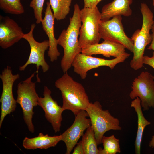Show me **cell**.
Listing matches in <instances>:
<instances>
[{
	"label": "cell",
	"instance_id": "obj_1",
	"mask_svg": "<svg viewBox=\"0 0 154 154\" xmlns=\"http://www.w3.org/2000/svg\"><path fill=\"white\" fill-rule=\"evenodd\" d=\"M80 11L79 6L76 3L74 6L73 16L70 18L68 27L62 30L57 39L58 44L64 50V54L61 61L60 66L64 73L67 72L70 68L74 58L82 51L78 38L82 25Z\"/></svg>",
	"mask_w": 154,
	"mask_h": 154
},
{
	"label": "cell",
	"instance_id": "obj_2",
	"mask_svg": "<svg viewBox=\"0 0 154 154\" xmlns=\"http://www.w3.org/2000/svg\"><path fill=\"white\" fill-rule=\"evenodd\" d=\"M55 85L61 92L64 110H70L76 115L80 110H85L89 105L90 102L84 87L67 72L56 80Z\"/></svg>",
	"mask_w": 154,
	"mask_h": 154
},
{
	"label": "cell",
	"instance_id": "obj_3",
	"mask_svg": "<svg viewBox=\"0 0 154 154\" xmlns=\"http://www.w3.org/2000/svg\"><path fill=\"white\" fill-rule=\"evenodd\" d=\"M140 10L142 16L140 29L136 30L131 37L133 42V56L130 63V67L137 70L143 66V57L146 46L151 43V34L150 31L154 25L153 14L147 4L141 3Z\"/></svg>",
	"mask_w": 154,
	"mask_h": 154
},
{
	"label": "cell",
	"instance_id": "obj_4",
	"mask_svg": "<svg viewBox=\"0 0 154 154\" xmlns=\"http://www.w3.org/2000/svg\"><path fill=\"white\" fill-rule=\"evenodd\" d=\"M91 121L98 145L102 143L104 133L110 130H121L119 119L115 118L108 110H103L98 101L90 102L85 110Z\"/></svg>",
	"mask_w": 154,
	"mask_h": 154
},
{
	"label": "cell",
	"instance_id": "obj_5",
	"mask_svg": "<svg viewBox=\"0 0 154 154\" xmlns=\"http://www.w3.org/2000/svg\"><path fill=\"white\" fill-rule=\"evenodd\" d=\"M35 73L18 83L17 91V103L22 108L24 121L29 130L32 133H33L35 131L32 121L34 114L33 109L34 107L38 105L40 97L36 92L35 83L32 81Z\"/></svg>",
	"mask_w": 154,
	"mask_h": 154
},
{
	"label": "cell",
	"instance_id": "obj_6",
	"mask_svg": "<svg viewBox=\"0 0 154 154\" xmlns=\"http://www.w3.org/2000/svg\"><path fill=\"white\" fill-rule=\"evenodd\" d=\"M80 15L82 24L80 30L78 42L82 49L88 45L99 42L101 39L99 25L101 16L97 6L92 9L84 7L80 10Z\"/></svg>",
	"mask_w": 154,
	"mask_h": 154
},
{
	"label": "cell",
	"instance_id": "obj_7",
	"mask_svg": "<svg viewBox=\"0 0 154 154\" xmlns=\"http://www.w3.org/2000/svg\"><path fill=\"white\" fill-rule=\"evenodd\" d=\"M129 96L132 100L139 98L143 110L154 109V79L149 72L142 71L133 80Z\"/></svg>",
	"mask_w": 154,
	"mask_h": 154
},
{
	"label": "cell",
	"instance_id": "obj_8",
	"mask_svg": "<svg viewBox=\"0 0 154 154\" xmlns=\"http://www.w3.org/2000/svg\"><path fill=\"white\" fill-rule=\"evenodd\" d=\"M122 21L121 15L115 16L108 20H101L99 25L101 39L119 43L133 52V41L125 33Z\"/></svg>",
	"mask_w": 154,
	"mask_h": 154
},
{
	"label": "cell",
	"instance_id": "obj_9",
	"mask_svg": "<svg viewBox=\"0 0 154 154\" xmlns=\"http://www.w3.org/2000/svg\"><path fill=\"white\" fill-rule=\"evenodd\" d=\"M130 55V54L127 52L114 59L108 60L85 55L80 53L74 58L72 66L73 67L74 72L84 80L86 77L87 72L90 70L102 66H107L111 69H113L118 64L124 62Z\"/></svg>",
	"mask_w": 154,
	"mask_h": 154
},
{
	"label": "cell",
	"instance_id": "obj_10",
	"mask_svg": "<svg viewBox=\"0 0 154 154\" xmlns=\"http://www.w3.org/2000/svg\"><path fill=\"white\" fill-rule=\"evenodd\" d=\"M35 27V24H32L29 31L24 34L23 35V38L27 40L29 45L30 52L27 60L24 65L19 67V70L20 71H24L28 65L34 64L35 65L37 69L35 72H38L39 67L41 66L43 72L45 73L49 69V66L45 58V52L49 47V41L45 40L39 42L35 40L33 35Z\"/></svg>",
	"mask_w": 154,
	"mask_h": 154
},
{
	"label": "cell",
	"instance_id": "obj_11",
	"mask_svg": "<svg viewBox=\"0 0 154 154\" xmlns=\"http://www.w3.org/2000/svg\"><path fill=\"white\" fill-rule=\"evenodd\" d=\"M20 78L18 74H13L11 67L7 66L0 75L2 84V91L0 99L1 112L0 127L5 116L13 112L16 109V100L13 97V88L14 83Z\"/></svg>",
	"mask_w": 154,
	"mask_h": 154
},
{
	"label": "cell",
	"instance_id": "obj_12",
	"mask_svg": "<svg viewBox=\"0 0 154 154\" xmlns=\"http://www.w3.org/2000/svg\"><path fill=\"white\" fill-rule=\"evenodd\" d=\"M75 116L72 124L61 134V141L65 143L66 154H70L78 143L84 131L91 125V121L87 118L88 114L85 110H80Z\"/></svg>",
	"mask_w": 154,
	"mask_h": 154
},
{
	"label": "cell",
	"instance_id": "obj_13",
	"mask_svg": "<svg viewBox=\"0 0 154 154\" xmlns=\"http://www.w3.org/2000/svg\"><path fill=\"white\" fill-rule=\"evenodd\" d=\"M51 91L46 86H44L43 97H40L38 105L43 110L45 116L52 126L53 129L56 133L60 131L62 120V114L64 111L62 106H59L57 102L51 96Z\"/></svg>",
	"mask_w": 154,
	"mask_h": 154
},
{
	"label": "cell",
	"instance_id": "obj_14",
	"mask_svg": "<svg viewBox=\"0 0 154 154\" xmlns=\"http://www.w3.org/2000/svg\"><path fill=\"white\" fill-rule=\"evenodd\" d=\"M22 28L13 19L0 16V46L3 49L9 48L23 38Z\"/></svg>",
	"mask_w": 154,
	"mask_h": 154
},
{
	"label": "cell",
	"instance_id": "obj_15",
	"mask_svg": "<svg viewBox=\"0 0 154 154\" xmlns=\"http://www.w3.org/2000/svg\"><path fill=\"white\" fill-rule=\"evenodd\" d=\"M125 48L121 44L106 40L101 43L86 46L82 49L81 53L88 56L101 54L107 58H116L125 54Z\"/></svg>",
	"mask_w": 154,
	"mask_h": 154
},
{
	"label": "cell",
	"instance_id": "obj_16",
	"mask_svg": "<svg viewBox=\"0 0 154 154\" xmlns=\"http://www.w3.org/2000/svg\"><path fill=\"white\" fill-rule=\"evenodd\" d=\"M44 16L41 23L42 27L48 38L49 47L48 55L50 61L53 62L56 60L60 55L57 48V39L54 34V22L55 19L49 1L46 3Z\"/></svg>",
	"mask_w": 154,
	"mask_h": 154
},
{
	"label": "cell",
	"instance_id": "obj_17",
	"mask_svg": "<svg viewBox=\"0 0 154 154\" xmlns=\"http://www.w3.org/2000/svg\"><path fill=\"white\" fill-rule=\"evenodd\" d=\"M133 0H113L104 5L101 11V20H108L117 15L128 17L132 13L130 7Z\"/></svg>",
	"mask_w": 154,
	"mask_h": 154
},
{
	"label": "cell",
	"instance_id": "obj_18",
	"mask_svg": "<svg viewBox=\"0 0 154 154\" xmlns=\"http://www.w3.org/2000/svg\"><path fill=\"white\" fill-rule=\"evenodd\" d=\"M61 141V135L58 136H50L42 133L38 136L32 138L25 137L24 139L23 146L27 150L37 149H47L52 147H55Z\"/></svg>",
	"mask_w": 154,
	"mask_h": 154
},
{
	"label": "cell",
	"instance_id": "obj_19",
	"mask_svg": "<svg viewBox=\"0 0 154 154\" xmlns=\"http://www.w3.org/2000/svg\"><path fill=\"white\" fill-rule=\"evenodd\" d=\"M131 106L134 108L137 116L138 128L135 142V153L140 154L144 129L147 126L151 124V123L146 119L143 115L141 101L139 98L137 97L131 101Z\"/></svg>",
	"mask_w": 154,
	"mask_h": 154
},
{
	"label": "cell",
	"instance_id": "obj_20",
	"mask_svg": "<svg viewBox=\"0 0 154 154\" xmlns=\"http://www.w3.org/2000/svg\"><path fill=\"white\" fill-rule=\"evenodd\" d=\"M72 0H49L54 16L57 20L65 19L69 13Z\"/></svg>",
	"mask_w": 154,
	"mask_h": 154
},
{
	"label": "cell",
	"instance_id": "obj_21",
	"mask_svg": "<svg viewBox=\"0 0 154 154\" xmlns=\"http://www.w3.org/2000/svg\"><path fill=\"white\" fill-rule=\"evenodd\" d=\"M82 140L84 154H99L94 131L92 126L88 128Z\"/></svg>",
	"mask_w": 154,
	"mask_h": 154
},
{
	"label": "cell",
	"instance_id": "obj_22",
	"mask_svg": "<svg viewBox=\"0 0 154 154\" xmlns=\"http://www.w3.org/2000/svg\"><path fill=\"white\" fill-rule=\"evenodd\" d=\"M102 143L103 148H99V154H116L121 152L119 141L114 135L110 136H104Z\"/></svg>",
	"mask_w": 154,
	"mask_h": 154
},
{
	"label": "cell",
	"instance_id": "obj_23",
	"mask_svg": "<svg viewBox=\"0 0 154 154\" xmlns=\"http://www.w3.org/2000/svg\"><path fill=\"white\" fill-rule=\"evenodd\" d=\"M0 8L5 13L20 15L24 13L20 0H0Z\"/></svg>",
	"mask_w": 154,
	"mask_h": 154
},
{
	"label": "cell",
	"instance_id": "obj_24",
	"mask_svg": "<svg viewBox=\"0 0 154 154\" xmlns=\"http://www.w3.org/2000/svg\"><path fill=\"white\" fill-rule=\"evenodd\" d=\"M45 0H32L29 6L34 11V15L37 24L41 23L42 19V13Z\"/></svg>",
	"mask_w": 154,
	"mask_h": 154
},
{
	"label": "cell",
	"instance_id": "obj_25",
	"mask_svg": "<svg viewBox=\"0 0 154 154\" xmlns=\"http://www.w3.org/2000/svg\"><path fill=\"white\" fill-rule=\"evenodd\" d=\"M143 63V64L148 65L154 69V51L153 52L152 56L151 57L144 55Z\"/></svg>",
	"mask_w": 154,
	"mask_h": 154
},
{
	"label": "cell",
	"instance_id": "obj_26",
	"mask_svg": "<svg viewBox=\"0 0 154 154\" xmlns=\"http://www.w3.org/2000/svg\"><path fill=\"white\" fill-rule=\"evenodd\" d=\"M102 0H84V8L91 9L96 7L98 4Z\"/></svg>",
	"mask_w": 154,
	"mask_h": 154
},
{
	"label": "cell",
	"instance_id": "obj_27",
	"mask_svg": "<svg viewBox=\"0 0 154 154\" xmlns=\"http://www.w3.org/2000/svg\"><path fill=\"white\" fill-rule=\"evenodd\" d=\"M72 154H84L82 140L77 143V145L74 148Z\"/></svg>",
	"mask_w": 154,
	"mask_h": 154
},
{
	"label": "cell",
	"instance_id": "obj_28",
	"mask_svg": "<svg viewBox=\"0 0 154 154\" xmlns=\"http://www.w3.org/2000/svg\"><path fill=\"white\" fill-rule=\"evenodd\" d=\"M151 31L152 32V40L151 44L147 48V49L152 50L154 51V25L152 26Z\"/></svg>",
	"mask_w": 154,
	"mask_h": 154
},
{
	"label": "cell",
	"instance_id": "obj_29",
	"mask_svg": "<svg viewBox=\"0 0 154 154\" xmlns=\"http://www.w3.org/2000/svg\"><path fill=\"white\" fill-rule=\"evenodd\" d=\"M153 77L154 79V76H153ZM149 146L151 148H154V135L153 136L151 140L149 142Z\"/></svg>",
	"mask_w": 154,
	"mask_h": 154
},
{
	"label": "cell",
	"instance_id": "obj_30",
	"mask_svg": "<svg viewBox=\"0 0 154 154\" xmlns=\"http://www.w3.org/2000/svg\"><path fill=\"white\" fill-rule=\"evenodd\" d=\"M152 1H153V5L154 8V0H152Z\"/></svg>",
	"mask_w": 154,
	"mask_h": 154
}]
</instances>
